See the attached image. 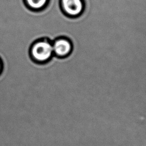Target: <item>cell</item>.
<instances>
[{
  "instance_id": "obj_3",
  "label": "cell",
  "mask_w": 146,
  "mask_h": 146,
  "mask_svg": "<svg viewBox=\"0 0 146 146\" xmlns=\"http://www.w3.org/2000/svg\"><path fill=\"white\" fill-rule=\"evenodd\" d=\"M54 54L59 57H64L68 55L72 50L71 42L65 38H59L52 43Z\"/></svg>"
},
{
  "instance_id": "obj_1",
  "label": "cell",
  "mask_w": 146,
  "mask_h": 146,
  "mask_svg": "<svg viewBox=\"0 0 146 146\" xmlns=\"http://www.w3.org/2000/svg\"><path fill=\"white\" fill-rule=\"evenodd\" d=\"M30 53L34 60L39 63L46 62L54 54L52 43L47 38L38 40L31 46Z\"/></svg>"
},
{
  "instance_id": "obj_4",
  "label": "cell",
  "mask_w": 146,
  "mask_h": 146,
  "mask_svg": "<svg viewBox=\"0 0 146 146\" xmlns=\"http://www.w3.org/2000/svg\"><path fill=\"white\" fill-rule=\"evenodd\" d=\"M48 0H25L26 5L31 9L39 10L43 9Z\"/></svg>"
},
{
  "instance_id": "obj_6",
  "label": "cell",
  "mask_w": 146,
  "mask_h": 146,
  "mask_svg": "<svg viewBox=\"0 0 146 146\" xmlns=\"http://www.w3.org/2000/svg\"><path fill=\"white\" fill-rule=\"evenodd\" d=\"M60 10H61V9H60ZM60 11H59V12H60ZM58 18H59V15H58ZM58 19H59V18H58Z\"/></svg>"
},
{
  "instance_id": "obj_2",
  "label": "cell",
  "mask_w": 146,
  "mask_h": 146,
  "mask_svg": "<svg viewBox=\"0 0 146 146\" xmlns=\"http://www.w3.org/2000/svg\"><path fill=\"white\" fill-rule=\"evenodd\" d=\"M60 5L63 11L72 17L80 15L84 7L82 0H60Z\"/></svg>"
},
{
  "instance_id": "obj_5",
  "label": "cell",
  "mask_w": 146,
  "mask_h": 146,
  "mask_svg": "<svg viewBox=\"0 0 146 146\" xmlns=\"http://www.w3.org/2000/svg\"><path fill=\"white\" fill-rule=\"evenodd\" d=\"M2 63H1V60H0V73H1V70H2Z\"/></svg>"
}]
</instances>
